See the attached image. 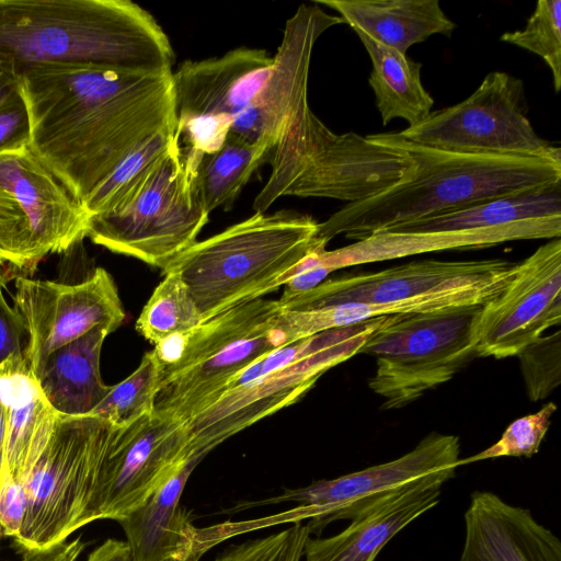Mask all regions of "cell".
<instances>
[{
  "mask_svg": "<svg viewBox=\"0 0 561 561\" xmlns=\"http://www.w3.org/2000/svg\"><path fill=\"white\" fill-rule=\"evenodd\" d=\"M172 70L45 64L20 78L30 148L82 205L137 148L176 129Z\"/></svg>",
  "mask_w": 561,
  "mask_h": 561,
  "instance_id": "obj_1",
  "label": "cell"
},
{
  "mask_svg": "<svg viewBox=\"0 0 561 561\" xmlns=\"http://www.w3.org/2000/svg\"><path fill=\"white\" fill-rule=\"evenodd\" d=\"M173 62L162 27L130 0H0V70L16 79L45 64L153 73Z\"/></svg>",
  "mask_w": 561,
  "mask_h": 561,
  "instance_id": "obj_2",
  "label": "cell"
},
{
  "mask_svg": "<svg viewBox=\"0 0 561 561\" xmlns=\"http://www.w3.org/2000/svg\"><path fill=\"white\" fill-rule=\"evenodd\" d=\"M380 135L414 160L416 170L412 179L370 198L345 204L319 222L318 238L329 242L344 234L358 241L488 199L561 184V161L444 151L411 142L398 133Z\"/></svg>",
  "mask_w": 561,
  "mask_h": 561,
  "instance_id": "obj_3",
  "label": "cell"
},
{
  "mask_svg": "<svg viewBox=\"0 0 561 561\" xmlns=\"http://www.w3.org/2000/svg\"><path fill=\"white\" fill-rule=\"evenodd\" d=\"M271 174L253 209L265 213L283 196L355 203L410 181L416 164L380 134H335L301 100L284 122L267 156Z\"/></svg>",
  "mask_w": 561,
  "mask_h": 561,
  "instance_id": "obj_4",
  "label": "cell"
},
{
  "mask_svg": "<svg viewBox=\"0 0 561 561\" xmlns=\"http://www.w3.org/2000/svg\"><path fill=\"white\" fill-rule=\"evenodd\" d=\"M311 216L255 213L196 241L167 267L188 289L203 322L278 288L279 278L311 251L327 247Z\"/></svg>",
  "mask_w": 561,
  "mask_h": 561,
  "instance_id": "obj_5",
  "label": "cell"
},
{
  "mask_svg": "<svg viewBox=\"0 0 561 561\" xmlns=\"http://www.w3.org/2000/svg\"><path fill=\"white\" fill-rule=\"evenodd\" d=\"M279 311L277 300L257 298L153 345L160 368L153 413L186 424L242 369L288 345Z\"/></svg>",
  "mask_w": 561,
  "mask_h": 561,
  "instance_id": "obj_6",
  "label": "cell"
},
{
  "mask_svg": "<svg viewBox=\"0 0 561 561\" xmlns=\"http://www.w3.org/2000/svg\"><path fill=\"white\" fill-rule=\"evenodd\" d=\"M203 157L179 139L124 207L90 217L87 237L114 253L165 271L208 222L195 187Z\"/></svg>",
  "mask_w": 561,
  "mask_h": 561,
  "instance_id": "obj_7",
  "label": "cell"
},
{
  "mask_svg": "<svg viewBox=\"0 0 561 561\" xmlns=\"http://www.w3.org/2000/svg\"><path fill=\"white\" fill-rule=\"evenodd\" d=\"M115 427L94 415H59L47 446L21 482L26 512L15 549L46 548L84 526Z\"/></svg>",
  "mask_w": 561,
  "mask_h": 561,
  "instance_id": "obj_8",
  "label": "cell"
},
{
  "mask_svg": "<svg viewBox=\"0 0 561 561\" xmlns=\"http://www.w3.org/2000/svg\"><path fill=\"white\" fill-rule=\"evenodd\" d=\"M480 308L390 316L369 335L359 353L376 359L368 386L383 399L381 409L416 401L477 356L473 328Z\"/></svg>",
  "mask_w": 561,
  "mask_h": 561,
  "instance_id": "obj_9",
  "label": "cell"
},
{
  "mask_svg": "<svg viewBox=\"0 0 561 561\" xmlns=\"http://www.w3.org/2000/svg\"><path fill=\"white\" fill-rule=\"evenodd\" d=\"M526 105L523 81L496 70L462 102L431 112L398 135L444 151L561 161L560 148L539 137L531 126Z\"/></svg>",
  "mask_w": 561,
  "mask_h": 561,
  "instance_id": "obj_10",
  "label": "cell"
},
{
  "mask_svg": "<svg viewBox=\"0 0 561 561\" xmlns=\"http://www.w3.org/2000/svg\"><path fill=\"white\" fill-rule=\"evenodd\" d=\"M387 319L380 317L344 327L320 350L225 391L186 423L191 459L201 461L227 438L298 401L325 371L358 354L369 335Z\"/></svg>",
  "mask_w": 561,
  "mask_h": 561,
  "instance_id": "obj_11",
  "label": "cell"
},
{
  "mask_svg": "<svg viewBox=\"0 0 561 561\" xmlns=\"http://www.w3.org/2000/svg\"><path fill=\"white\" fill-rule=\"evenodd\" d=\"M459 456L458 436L432 432L412 450L393 460L307 486L286 489L270 499L242 502L229 512L296 502L300 504V519L309 518L310 534L319 536L329 524L351 520L381 499L425 477L457 470Z\"/></svg>",
  "mask_w": 561,
  "mask_h": 561,
  "instance_id": "obj_12",
  "label": "cell"
},
{
  "mask_svg": "<svg viewBox=\"0 0 561 561\" xmlns=\"http://www.w3.org/2000/svg\"><path fill=\"white\" fill-rule=\"evenodd\" d=\"M191 459L185 423L156 415L115 427L103 459L84 526L119 519L142 505Z\"/></svg>",
  "mask_w": 561,
  "mask_h": 561,
  "instance_id": "obj_13",
  "label": "cell"
},
{
  "mask_svg": "<svg viewBox=\"0 0 561 561\" xmlns=\"http://www.w3.org/2000/svg\"><path fill=\"white\" fill-rule=\"evenodd\" d=\"M13 307L26 328L24 356L33 373L50 353L93 328L112 333L125 320L117 286L102 267L73 284L19 276Z\"/></svg>",
  "mask_w": 561,
  "mask_h": 561,
  "instance_id": "obj_14",
  "label": "cell"
},
{
  "mask_svg": "<svg viewBox=\"0 0 561 561\" xmlns=\"http://www.w3.org/2000/svg\"><path fill=\"white\" fill-rule=\"evenodd\" d=\"M561 321V240L551 239L516 264L505 287L481 306L473 328L476 354L517 356Z\"/></svg>",
  "mask_w": 561,
  "mask_h": 561,
  "instance_id": "obj_15",
  "label": "cell"
},
{
  "mask_svg": "<svg viewBox=\"0 0 561 561\" xmlns=\"http://www.w3.org/2000/svg\"><path fill=\"white\" fill-rule=\"evenodd\" d=\"M344 23L318 4H301L285 24L271 75L261 92L233 119L229 134L274 146L289 112L307 98L313 46L331 26Z\"/></svg>",
  "mask_w": 561,
  "mask_h": 561,
  "instance_id": "obj_16",
  "label": "cell"
},
{
  "mask_svg": "<svg viewBox=\"0 0 561 561\" xmlns=\"http://www.w3.org/2000/svg\"><path fill=\"white\" fill-rule=\"evenodd\" d=\"M0 180L27 219L36 263L87 238L90 216L30 146L0 153Z\"/></svg>",
  "mask_w": 561,
  "mask_h": 561,
  "instance_id": "obj_17",
  "label": "cell"
},
{
  "mask_svg": "<svg viewBox=\"0 0 561 561\" xmlns=\"http://www.w3.org/2000/svg\"><path fill=\"white\" fill-rule=\"evenodd\" d=\"M515 267L516 263L510 261L500 268L453 279L430 291L398 301L342 304L308 309L280 308L277 325L291 344L327 330L344 328L380 317L482 306L505 287Z\"/></svg>",
  "mask_w": 561,
  "mask_h": 561,
  "instance_id": "obj_18",
  "label": "cell"
},
{
  "mask_svg": "<svg viewBox=\"0 0 561 561\" xmlns=\"http://www.w3.org/2000/svg\"><path fill=\"white\" fill-rule=\"evenodd\" d=\"M274 59L264 49L239 47L220 57L185 60L172 72L178 123L233 119L261 92Z\"/></svg>",
  "mask_w": 561,
  "mask_h": 561,
  "instance_id": "obj_19",
  "label": "cell"
},
{
  "mask_svg": "<svg viewBox=\"0 0 561 561\" xmlns=\"http://www.w3.org/2000/svg\"><path fill=\"white\" fill-rule=\"evenodd\" d=\"M561 237V217H546L493 227L430 232L381 231L343 248L313 251L314 263L329 273L336 270L427 252L478 249L507 241Z\"/></svg>",
  "mask_w": 561,
  "mask_h": 561,
  "instance_id": "obj_20",
  "label": "cell"
},
{
  "mask_svg": "<svg viewBox=\"0 0 561 561\" xmlns=\"http://www.w3.org/2000/svg\"><path fill=\"white\" fill-rule=\"evenodd\" d=\"M508 262L503 259L413 261L375 273L327 279L289 300L277 301L282 309L398 301L430 291L453 279L500 268Z\"/></svg>",
  "mask_w": 561,
  "mask_h": 561,
  "instance_id": "obj_21",
  "label": "cell"
},
{
  "mask_svg": "<svg viewBox=\"0 0 561 561\" xmlns=\"http://www.w3.org/2000/svg\"><path fill=\"white\" fill-rule=\"evenodd\" d=\"M457 470L431 474L381 499L331 537H309L305 561H375L402 529L439 503L443 484Z\"/></svg>",
  "mask_w": 561,
  "mask_h": 561,
  "instance_id": "obj_22",
  "label": "cell"
},
{
  "mask_svg": "<svg viewBox=\"0 0 561 561\" xmlns=\"http://www.w3.org/2000/svg\"><path fill=\"white\" fill-rule=\"evenodd\" d=\"M459 561H561V541L529 508L474 491L465 512Z\"/></svg>",
  "mask_w": 561,
  "mask_h": 561,
  "instance_id": "obj_23",
  "label": "cell"
},
{
  "mask_svg": "<svg viewBox=\"0 0 561 561\" xmlns=\"http://www.w3.org/2000/svg\"><path fill=\"white\" fill-rule=\"evenodd\" d=\"M198 463L188 459L142 505L118 520L133 561H198L216 545L218 535L196 528L181 505L185 484Z\"/></svg>",
  "mask_w": 561,
  "mask_h": 561,
  "instance_id": "obj_24",
  "label": "cell"
},
{
  "mask_svg": "<svg viewBox=\"0 0 561 561\" xmlns=\"http://www.w3.org/2000/svg\"><path fill=\"white\" fill-rule=\"evenodd\" d=\"M0 396L8 407L5 466L22 482L47 446L59 414L24 354L0 364Z\"/></svg>",
  "mask_w": 561,
  "mask_h": 561,
  "instance_id": "obj_25",
  "label": "cell"
},
{
  "mask_svg": "<svg viewBox=\"0 0 561 561\" xmlns=\"http://www.w3.org/2000/svg\"><path fill=\"white\" fill-rule=\"evenodd\" d=\"M335 10L355 33L402 54L430 36H450L456 24L438 0H317Z\"/></svg>",
  "mask_w": 561,
  "mask_h": 561,
  "instance_id": "obj_26",
  "label": "cell"
},
{
  "mask_svg": "<svg viewBox=\"0 0 561 561\" xmlns=\"http://www.w3.org/2000/svg\"><path fill=\"white\" fill-rule=\"evenodd\" d=\"M108 334L104 327L93 328L50 353L34 373L59 415H90L110 392L112 386L103 382L100 371L101 351Z\"/></svg>",
  "mask_w": 561,
  "mask_h": 561,
  "instance_id": "obj_27",
  "label": "cell"
},
{
  "mask_svg": "<svg viewBox=\"0 0 561 561\" xmlns=\"http://www.w3.org/2000/svg\"><path fill=\"white\" fill-rule=\"evenodd\" d=\"M356 34L371 59L368 83L382 124L387 125L393 118H402L409 126L423 121L432 112L434 100L423 87L422 64L364 34Z\"/></svg>",
  "mask_w": 561,
  "mask_h": 561,
  "instance_id": "obj_28",
  "label": "cell"
},
{
  "mask_svg": "<svg viewBox=\"0 0 561 561\" xmlns=\"http://www.w3.org/2000/svg\"><path fill=\"white\" fill-rule=\"evenodd\" d=\"M561 217V188L502 196L386 231L430 232L493 227L522 220Z\"/></svg>",
  "mask_w": 561,
  "mask_h": 561,
  "instance_id": "obj_29",
  "label": "cell"
},
{
  "mask_svg": "<svg viewBox=\"0 0 561 561\" xmlns=\"http://www.w3.org/2000/svg\"><path fill=\"white\" fill-rule=\"evenodd\" d=\"M272 146L248 142L228 134L214 153L204 154L195 178V187L204 209H229L252 174L267 163Z\"/></svg>",
  "mask_w": 561,
  "mask_h": 561,
  "instance_id": "obj_30",
  "label": "cell"
},
{
  "mask_svg": "<svg viewBox=\"0 0 561 561\" xmlns=\"http://www.w3.org/2000/svg\"><path fill=\"white\" fill-rule=\"evenodd\" d=\"M179 141L176 129L161 130L131 152L82 204L88 215H103L124 207Z\"/></svg>",
  "mask_w": 561,
  "mask_h": 561,
  "instance_id": "obj_31",
  "label": "cell"
},
{
  "mask_svg": "<svg viewBox=\"0 0 561 561\" xmlns=\"http://www.w3.org/2000/svg\"><path fill=\"white\" fill-rule=\"evenodd\" d=\"M153 290L136 322L137 332L152 345L203 323L201 312L182 279L172 272Z\"/></svg>",
  "mask_w": 561,
  "mask_h": 561,
  "instance_id": "obj_32",
  "label": "cell"
},
{
  "mask_svg": "<svg viewBox=\"0 0 561 561\" xmlns=\"http://www.w3.org/2000/svg\"><path fill=\"white\" fill-rule=\"evenodd\" d=\"M159 379L160 368L150 351L127 378L112 386L107 396L90 415L113 426L123 427L153 414Z\"/></svg>",
  "mask_w": 561,
  "mask_h": 561,
  "instance_id": "obj_33",
  "label": "cell"
},
{
  "mask_svg": "<svg viewBox=\"0 0 561 561\" xmlns=\"http://www.w3.org/2000/svg\"><path fill=\"white\" fill-rule=\"evenodd\" d=\"M501 41L543 59L552 72L556 92L561 88V1L539 0L525 27L505 32Z\"/></svg>",
  "mask_w": 561,
  "mask_h": 561,
  "instance_id": "obj_34",
  "label": "cell"
},
{
  "mask_svg": "<svg viewBox=\"0 0 561 561\" xmlns=\"http://www.w3.org/2000/svg\"><path fill=\"white\" fill-rule=\"evenodd\" d=\"M556 411L557 404L550 401L538 412L515 420L496 443L476 455L459 459V467L500 457H531L538 453Z\"/></svg>",
  "mask_w": 561,
  "mask_h": 561,
  "instance_id": "obj_35",
  "label": "cell"
},
{
  "mask_svg": "<svg viewBox=\"0 0 561 561\" xmlns=\"http://www.w3.org/2000/svg\"><path fill=\"white\" fill-rule=\"evenodd\" d=\"M527 396L536 402L546 399L561 382V332L540 336L518 354Z\"/></svg>",
  "mask_w": 561,
  "mask_h": 561,
  "instance_id": "obj_36",
  "label": "cell"
},
{
  "mask_svg": "<svg viewBox=\"0 0 561 561\" xmlns=\"http://www.w3.org/2000/svg\"><path fill=\"white\" fill-rule=\"evenodd\" d=\"M310 535L308 525L297 520L278 533L231 547L215 561H300Z\"/></svg>",
  "mask_w": 561,
  "mask_h": 561,
  "instance_id": "obj_37",
  "label": "cell"
},
{
  "mask_svg": "<svg viewBox=\"0 0 561 561\" xmlns=\"http://www.w3.org/2000/svg\"><path fill=\"white\" fill-rule=\"evenodd\" d=\"M31 127L20 87L0 106V153L30 146Z\"/></svg>",
  "mask_w": 561,
  "mask_h": 561,
  "instance_id": "obj_38",
  "label": "cell"
},
{
  "mask_svg": "<svg viewBox=\"0 0 561 561\" xmlns=\"http://www.w3.org/2000/svg\"><path fill=\"white\" fill-rule=\"evenodd\" d=\"M26 512V497L23 485L9 471L4 463L0 477V530L2 536L19 535Z\"/></svg>",
  "mask_w": 561,
  "mask_h": 561,
  "instance_id": "obj_39",
  "label": "cell"
},
{
  "mask_svg": "<svg viewBox=\"0 0 561 561\" xmlns=\"http://www.w3.org/2000/svg\"><path fill=\"white\" fill-rule=\"evenodd\" d=\"M2 270L3 266L0 265V364L13 356L23 355L27 344L23 318L4 298L7 279Z\"/></svg>",
  "mask_w": 561,
  "mask_h": 561,
  "instance_id": "obj_40",
  "label": "cell"
},
{
  "mask_svg": "<svg viewBox=\"0 0 561 561\" xmlns=\"http://www.w3.org/2000/svg\"><path fill=\"white\" fill-rule=\"evenodd\" d=\"M85 548L81 536L61 541L46 548L16 549L20 552L19 561H77Z\"/></svg>",
  "mask_w": 561,
  "mask_h": 561,
  "instance_id": "obj_41",
  "label": "cell"
},
{
  "mask_svg": "<svg viewBox=\"0 0 561 561\" xmlns=\"http://www.w3.org/2000/svg\"><path fill=\"white\" fill-rule=\"evenodd\" d=\"M87 561H133L130 548L127 541L118 539H106L95 548Z\"/></svg>",
  "mask_w": 561,
  "mask_h": 561,
  "instance_id": "obj_42",
  "label": "cell"
},
{
  "mask_svg": "<svg viewBox=\"0 0 561 561\" xmlns=\"http://www.w3.org/2000/svg\"><path fill=\"white\" fill-rule=\"evenodd\" d=\"M7 427H8V407L2 397L0 396V477L5 463V442H7ZM2 534L0 530V538Z\"/></svg>",
  "mask_w": 561,
  "mask_h": 561,
  "instance_id": "obj_43",
  "label": "cell"
},
{
  "mask_svg": "<svg viewBox=\"0 0 561 561\" xmlns=\"http://www.w3.org/2000/svg\"><path fill=\"white\" fill-rule=\"evenodd\" d=\"M20 87L19 79L0 70V106Z\"/></svg>",
  "mask_w": 561,
  "mask_h": 561,
  "instance_id": "obj_44",
  "label": "cell"
},
{
  "mask_svg": "<svg viewBox=\"0 0 561 561\" xmlns=\"http://www.w3.org/2000/svg\"><path fill=\"white\" fill-rule=\"evenodd\" d=\"M0 265L1 266H9V263H8V260L2 251V249L0 248Z\"/></svg>",
  "mask_w": 561,
  "mask_h": 561,
  "instance_id": "obj_45",
  "label": "cell"
},
{
  "mask_svg": "<svg viewBox=\"0 0 561 561\" xmlns=\"http://www.w3.org/2000/svg\"><path fill=\"white\" fill-rule=\"evenodd\" d=\"M1 539V538H0Z\"/></svg>",
  "mask_w": 561,
  "mask_h": 561,
  "instance_id": "obj_46",
  "label": "cell"
}]
</instances>
